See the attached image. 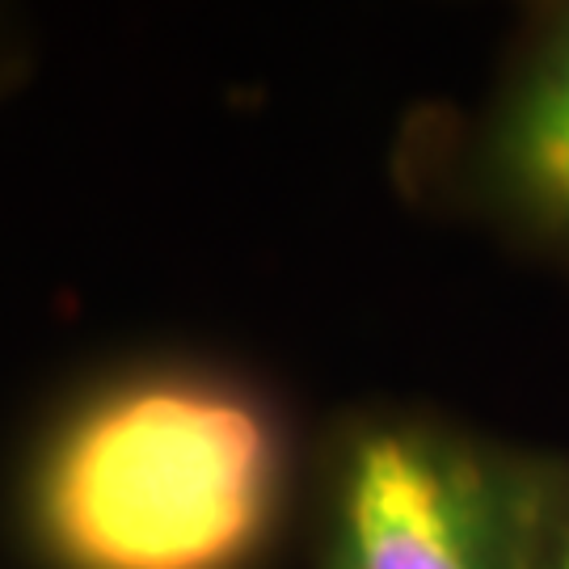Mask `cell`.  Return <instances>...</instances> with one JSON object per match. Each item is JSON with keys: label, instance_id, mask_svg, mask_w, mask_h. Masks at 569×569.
Returning a JSON list of instances; mask_svg holds the SVG:
<instances>
[{"label": "cell", "instance_id": "6da1fadb", "mask_svg": "<svg viewBox=\"0 0 569 569\" xmlns=\"http://www.w3.org/2000/svg\"><path fill=\"white\" fill-rule=\"evenodd\" d=\"M317 430L266 367L136 346L47 392L4 468L18 569H279L305 540Z\"/></svg>", "mask_w": 569, "mask_h": 569}, {"label": "cell", "instance_id": "7a4b0ae2", "mask_svg": "<svg viewBox=\"0 0 569 569\" xmlns=\"http://www.w3.org/2000/svg\"><path fill=\"white\" fill-rule=\"evenodd\" d=\"M557 456L427 406L363 401L317 430L312 569H536Z\"/></svg>", "mask_w": 569, "mask_h": 569}, {"label": "cell", "instance_id": "3957f363", "mask_svg": "<svg viewBox=\"0 0 569 569\" xmlns=\"http://www.w3.org/2000/svg\"><path fill=\"white\" fill-rule=\"evenodd\" d=\"M435 161L451 207L569 270V0L519 26L486 98L456 119Z\"/></svg>", "mask_w": 569, "mask_h": 569}, {"label": "cell", "instance_id": "277c9868", "mask_svg": "<svg viewBox=\"0 0 569 569\" xmlns=\"http://www.w3.org/2000/svg\"><path fill=\"white\" fill-rule=\"evenodd\" d=\"M536 569H569V456H557L540 545H536Z\"/></svg>", "mask_w": 569, "mask_h": 569}]
</instances>
